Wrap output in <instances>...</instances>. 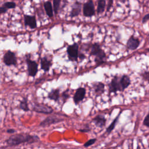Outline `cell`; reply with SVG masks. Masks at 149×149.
Returning <instances> with one entry per match:
<instances>
[{
  "instance_id": "1",
  "label": "cell",
  "mask_w": 149,
  "mask_h": 149,
  "mask_svg": "<svg viewBox=\"0 0 149 149\" xmlns=\"http://www.w3.org/2000/svg\"><path fill=\"white\" fill-rule=\"evenodd\" d=\"M40 140V138L37 135H31L26 133H17L10 136L5 140V143L8 146L13 147L21 144H32Z\"/></svg>"
},
{
  "instance_id": "24",
  "label": "cell",
  "mask_w": 149,
  "mask_h": 149,
  "mask_svg": "<svg viewBox=\"0 0 149 149\" xmlns=\"http://www.w3.org/2000/svg\"><path fill=\"white\" fill-rule=\"evenodd\" d=\"M61 2V1L60 0H54L53 1L54 11L55 13H56V14L58 13V12L59 10V8Z\"/></svg>"
},
{
  "instance_id": "3",
  "label": "cell",
  "mask_w": 149,
  "mask_h": 149,
  "mask_svg": "<svg viewBox=\"0 0 149 149\" xmlns=\"http://www.w3.org/2000/svg\"><path fill=\"white\" fill-rule=\"evenodd\" d=\"M108 88L109 93H116L117 91H122L120 84V77L118 76L115 75L112 79L110 83L108 84Z\"/></svg>"
},
{
  "instance_id": "22",
  "label": "cell",
  "mask_w": 149,
  "mask_h": 149,
  "mask_svg": "<svg viewBox=\"0 0 149 149\" xmlns=\"http://www.w3.org/2000/svg\"><path fill=\"white\" fill-rule=\"evenodd\" d=\"M119 116V115H118L116 118H115L114 119V120L112 122V123L108 126V127L107 128V129H106L107 133H108L109 134V133H110L113 130V129L115 128V126H116V123H117V122H118Z\"/></svg>"
},
{
  "instance_id": "25",
  "label": "cell",
  "mask_w": 149,
  "mask_h": 149,
  "mask_svg": "<svg viewBox=\"0 0 149 149\" xmlns=\"http://www.w3.org/2000/svg\"><path fill=\"white\" fill-rule=\"evenodd\" d=\"M96 141H97V139H90V140H88L87 141H86V142L84 144L83 146H84V147H89V146H92L93 144H94L95 143Z\"/></svg>"
},
{
  "instance_id": "5",
  "label": "cell",
  "mask_w": 149,
  "mask_h": 149,
  "mask_svg": "<svg viewBox=\"0 0 149 149\" xmlns=\"http://www.w3.org/2000/svg\"><path fill=\"white\" fill-rule=\"evenodd\" d=\"M83 15L86 17H91L95 15L94 4L92 1H88L84 3L83 7Z\"/></svg>"
},
{
  "instance_id": "30",
  "label": "cell",
  "mask_w": 149,
  "mask_h": 149,
  "mask_svg": "<svg viewBox=\"0 0 149 149\" xmlns=\"http://www.w3.org/2000/svg\"><path fill=\"white\" fill-rule=\"evenodd\" d=\"M68 90H66V91H65V92H63V94H62V98H63V99H65V100H66L67 98H68V97H69V95H68Z\"/></svg>"
},
{
  "instance_id": "2",
  "label": "cell",
  "mask_w": 149,
  "mask_h": 149,
  "mask_svg": "<svg viewBox=\"0 0 149 149\" xmlns=\"http://www.w3.org/2000/svg\"><path fill=\"white\" fill-rule=\"evenodd\" d=\"M90 53L91 55L95 56L94 61L97 66H100L106 62V54L98 43H94L91 45Z\"/></svg>"
},
{
  "instance_id": "34",
  "label": "cell",
  "mask_w": 149,
  "mask_h": 149,
  "mask_svg": "<svg viewBox=\"0 0 149 149\" xmlns=\"http://www.w3.org/2000/svg\"><path fill=\"white\" fill-rule=\"evenodd\" d=\"M148 148H149V141H148Z\"/></svg>"
},
{
  "instance_id": "11",
  "label": "cell",
  "mask_w": 149,
  "mask_h": 149,
  "mask_svg": "<svg viewBox=\"0 0 149 149\" xmlns=\"http://www.w3.org/2000/svg\"><path fill=\"white\" fill-rule=\"evenodd\" d=\"M85 95L86 89L84 87H79L77 88L73 96V101L75 104H78L79 102L81 101L84 98Z\"/></svg>"
},
{
  "instance_id": "35",
  "label": "cell",
  "mask_w": 149,
  "mask_h": 149,
  "mask_svg": "<svg viewBox=\"0 0 149 149\" xmlns=\"http://www.w3.org/2000/svg\"><path fill=\"white\" fill-rule=\"evenodd\" d=\"M147 50H148V51H149V49H147Z\"/></svg>"
},
{
  "instance_id": "10",
  "label": "cell",
  "mask_w": 149,
  "mask_h": 149,
  "mask_svg": "<svg viewBox=\"0 0 149 149\" xmlns=\"http://www.w3.org/2000/svg\"><path fill=\"white\" fill-rule=\"evenodd\" d=\"M140 44L139 40L133 36H132L128 39L126 42V48L130 50H135L136 49Z\"/></svg>"
},
{
  "instance_id": "14",
  "label": "cell",
  "mask_w": 149,
  "mask_h": 149,
  "mask_svg": "<svg viewBox=\"0 0 149 149\" xmlns=\"http://www.w3.org/2000/svg\"><path fill=\"white\" fill-rule=\"evenodd\" d=\"M93 122L96 126L102 128L105 125L106 119L104 116L99 115L93 119Z\"/></svg>"
},
{
  "instance_id": "33",
  "label": "cell",
  "mask_w": 149,
  "mask_h": 149,
  "mask_svg": "<svg viewBox=\"0 0 149 149\" xmlns=\"http://www.w3.org/2000/svg\"><path fill=\"white\" fill-rule=\"evenodd\" d=\"M7 133H10V134H12V133H14L15 132V130L13 129H9L7 130Z\"/></svg>"
},
{
  "instance_id": "29",
  "label": "cell",
  "mask_w": 149,
  "mask_h": 149,
  "mask_svg": "<svg viewBox=\"0 0 149 149\" xmlns=\"http://www.w3.org/2000/svg\"><path fill=\"white\" fill-rule=\"evenodd\" d=\"M112 3H113V1L112 0H110L108 2V5H107V10L108 11L110 8L112 6Z\"/></svg>"
},
{
  "instance_id": "21",
  "label": "cell",
  "mask_w": 149,
  "mask_h": 149,
  "mask_svg": "<svg viewBox=\"0 0 149 149\" xmlns=\"http://www.w3.org/2000/svg\"><path fill=\"white\" fill-rule=\"evenodd\" d=\"M19 107L20 108V109H22L24 111L26 112V111H29L27 100L26 98H23V100L20 101V104H19Z\"/></svg>"
},
{
  "instance_id": "15",
  "label": "cell",
  "mask_w": 149,
  "mask_h": 149,
  "mask_svg": "<svg viewBox=\"0 0 149 149\" xmlns=\"http://www.w3.org/2000/svg\"><path fill=\"white\" fill-rule=\"evenodd\" d=\"M40 63H41V67L42 69H43L45 72L49 71L52 65V62L50 59H49L47 57L44 56L42 58H41Z\"/></svg>"
},
{
  "instance_id": "9",
  "label": "cell",
  "mask_w": 149,
  "mask_h": 149,
  "mask_svg": "<svg viewBox=\"0 0 149 149\" xmlns=\"http://www.w3.org/2000/svg\"><path fill=\"white\" fill-rule=\"evenodd\" d=\"M63 120V119L58 117V116H49L47 117L44 120H43L42 122H41L39 126L41 127H46V126H50L51 125L62 122Z\"/></svg>"
},
{
  "instance_id": "4",
  "label": "cell",
  "mask_w": 149,
  "mask_h": 149,
  "mask_svg": "<svg viewBox=\"0 0 149 149\" xmlns=\"http://www.w3.org/2000/svg\"><path fill=\"white\" fill-rule=\"evenodd\" d=\"M69 59L72 61H77L79 57V45L77 43L70 45L67 48Z\"/></svg>"
},
{
  "instance_id": "31",
  "label": "cell",
  "mask_w": 149,
  "mask_h": 149,
  "mask_svg": "<svg viewBox=\"0 0 149 149\" xmlns=\"http://www.w3.org/2000/svg\"><path fill=\"white\" fill-rule=\"evenodd\" d=\"M7 9L4 8L3 6H1L0 7V15L2 13H5L7 11Z\"/></svg>"
},
{
  "instance_id": "18",
  "label": "cell",
  "mask_w": 149,
  "mask_h": 149,
  "mask_svg": "<svg viewBox=\"0 0 149 149\" xmlns=\"http://www.w3.org/2000/svg\"><path fill=\"white\" fill-rule=\"evenodd\" d=\"M48 97L55 101H57L59 98V89L56 88L55 90H52L51 92L48 93Z\"/></svg>"
},
{
  "instance_id": "23",
  "label": "cell",
  "mask_w": 149,
  "mask_h": 149,
  "mask_svg": "<svg viewBox=\"0 0 149 149\" xmlns=\"http://www.w3.org/2000/svg\"><path fill=\"white\" fill-rule=\"evenodd\" d=\"M16 3L14 2H6L3 4V6L6 9H13L16 7Z\"/></svg>"
},
{
  "instance_id": "36",
  "label": "cell",
  "mask_w": 149,
  "mask_h": 149,
  "mask_svg": "<svg viewBox=\"0 0 149 149\" xmlns=\"http://www.w3.org/2000/svg\"><path fill=\"white\" fill-rule=\"evenodd\" d=\"M129 149H130V148H129Z\"/></svg>"
},
{
  "instance_id": "19",
  "label": "cell",
  "mask_w": 149,
  "mask_h": 149,
  "mask_svg": "<svg viewBox=\"0 0 149 149\" xmlns=\"http://www.w3.org/2000/svg\"><path fill=\"white\" fill-rule=\"evenodd\" d=\"M106 6V1L105 0H99L98 1V5L97 8V13L98 15H100L104 12L105 10Z\"/></svg>"
},
{
  "instance_id": "6",
  "label": "cell",
  "mask_w": 149,
  "mask_h": 149,
  "mask_svg": "<svg viewBox=\"0 0 149 149\" xmlns=\"http://www.w3.org/2000/svg\"><path fill=\"white\" fill-rule=\"evenodd\" d=\"M33 110L36 112L45 114L51 113L53 112V109L51 107L42 103L35 104L33 107Z\"/></svg>"
},
{
  "instance_id": "26",
  "label": "cell",
  "mask_w": 149,
  "mask_h": 149,
  "mask_svg": "<svg viewBox=\"0 0 149 149\" xmlns=\"http://www.w3.org/2000/svg\"><path fill=\"white\" fill-rule=\"evenodd\" d=\"M143 79L146 81H149V71L144 72L141 74Z\"/></svg>"
},
{
  "instance_id": "27",
  "label": "cell",
  "mask_w": 149,
  "mask_h": 149,
  "mask_svg": "<svg viewBox=\"0 0 149 149\" xmlns=\"http://www.w3.org/2000/svg\"><path fill=\"white\" fill-rule=\"evenodd\" d=\"M143 125L145 126L149 127V113L146 116V117L143 120Z\"/></svg>"
},
{
  "instance_id": "7",
  "label": "cell",
  "mask_w": 149,
  "mask_h": 149,
  "mask_svg": "<svg viewBox=\"0 0 149 149\" xmlns=\"http://www.w3.org/2000/svg\"><path fill=\"white\" fill-rule=\"evenodd\" d=\"M3 61L7 66L16 65L17 64V59L15 54L11 51H8L5 54L3 58Z\"/></svg>"
},
{
  "instance_id": "8",
  "label": "cell",
  "mask_w": 149,
  "mask_h": 149,
  "mask_svg": "<svg viewBox=\"0 0 149 149\" xmlns=\"http://www.w3.org/2000/svg\"><path fill=\"white\" fill-rule=\"evenodd\" d=\"M26 63L27 65V69H28L29 75L31 77L35 76L38 72L37 63L35 61H32L30 59L29 56H27Z\"/></svg>"
},
{
  "instance_id": "12",
  "label": "cell",
  "mask_w": 149,
  "mask_h": 149,
  "mask_svg": "<svg viewBox=\"0 0 149 149\" xmlns=\"http://www.w3.org/2000/svg\"><path fill=\"white\" fill-rule=\"evenodd\" d=\"M24 20L25 25L29 26L31 29H35L37 27V22L35 16L30 15H24Z\"/></svg>"
},
{
  "instance_id": "13",
  "label": "cell",
  "mask_w": 149,
  "mask_h": 149,
  "mask_svg": "<svg viewBox=\"0 0 149 149\" xmlns=\"http://www.w3.org/2000/svg\"><path fill=\"white\" fill-rule=\"evenodd\" d=\"M120 84L122 87V90L123 91L127 88L131 84V80L129 76L123 74L120 77Z\"/></svg>"
},
{
  "instance_id": "28",
  "label": "cell",
  "mask_w": 149,
  "mask_h": 149,
  "mask_svg": "<svg viewBox=\"0 0 149 149\" xmlns=\"http://www.w3.org/2000/svg\"><path fill=\"white\" fill-rule=\"evenodd\" d=\"M149 20V13H147L144 16V17L142 19V23L145 24Z\"/></svg>"
},
{
  "instance_id": "16",
  "label": "cell",
  "mask_w": 149,
  "mask_h": 149,
  "mask_svg": "<svg viewBox=\"0 0 149 149\" xmlns=\"http://www.w3.org/2000/svg\"><path fill=\"white\" fill-rule=\"evenodd\" d=\"M93 88L96 94L100 95L105 91V84L102 82H96L93 84Z\"/></svg>"
},
{
  "instance_id": "20",
  "label": "cell",
  "mask_w": 149,
  "mask_h": 149,
  "mask_svg": "<svg viewBox=\"0 0 149 149\" xmlns=\"http://www.w3.org/2000/svg\"><path fill=\"white\" fill-rule=\"evenodd\" d=\"M81 12V5L80 3H76L74 4V6L72 8L71 12H70V16L71 17H75L78 16Z\"/></svg>"
},
{
  "instance_id": "17",
  "label": "cell",
  "mask_w": 149,
  "mask_h": 149,
  "mask_svg": "<svg viewBox=\"0 0 149 149\" xmlns=\"http://www.w3.org/2000/svg\"><path fill=\"white\" fill-rule=\"evenodd\" d=\"M44 7L47 16L49 17H52L53 16V9L51 2L49 1L45 2L44 3Z\"/></svg>"
},
{
  "instance_id": "32",
  "label": "cell",
  "mask_w": 149,
  "mask_h": 149,
  "mask_svg": "<svg viewBox=\"0 0 149 149\" xmlns=\"http://www.w3.org/2000/svg\"><path fill=\"white\" fill-rule=\"evenodd\" d=\"M79 131L81 132H88L90 131V129L89 127H86L83 129H80Z\"/></svg>"
}]
</instances>
